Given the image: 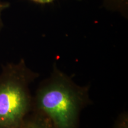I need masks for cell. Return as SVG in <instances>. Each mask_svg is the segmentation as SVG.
I'll use <instances>...</instances> for the list:
<instances>
[{
  "label": "cell",
  "mask_w": 128,
  "mask_h": 128,
  "mask_svg": "<svg viewBox=\"0 0 128 128\" xmlns=\"http://www.w3.org/2000/svg\"><path fill=\"white\" fill-rule=\"evenodd\" d=\"M113 128H128V114L127 112H123L118 116Z\"/></svg>",
  "instance_id": "5b68a950"
},
{
  "label": "cell",
  "mask_w": 128,
  "mask_h": 128,
  "mask_svg": "<svg viewBox=\"0 0 128 128\" xmlns=\"http://www.w3.org/2000/svg\"><path fill=\"white\" fill-rule=\"evenodd\" d=\"M10 7V4L8 2H2L0 1V31L2 29L3 27V23L2 18H1V14H2V12L5 9L7 8Z\"/></svg>",
  "instance_id": "8992f818"
},
{
  "label": "cell",
  "mask_w": 128,
  "mask_h": 128,
  "mask_svg": "<svg viewBox=\"0 0 128 128\" xmlns=\"http://www.w3.org/2000/svg\"><path fill=\"white\" fill-rule=\"evenodd\" d=\"M23 60L0 72V128H19L33 109L30 86L39 78Z\"/></svg>",
  "instance_id": "7a4b0ae2"
},
{
  "label": "cell",
  "mask_w": 128,
  "mask_h": 128,
  "mask_svg": "<svg viewBox=\"0 0 128 128\" xmlns=\"http://www.w3.org/2000/svg\"><path fill=\"white\" fill-rule=\"evenodd\" d=\"M33 97L32 110L45 115L55 128H78L81 112L92 103L90 86L76 84L56 64Z\"/></svg>",
  "instance_id": "6da1fadb"
},
{
  "label": "cell",
  "mask_w": 128,
  "mask_h": 128,
  "mask_svg": "<svg viewBox=\"0 0 128 128\" xmlns=\"http://www.w3.org/2000/svg\"><path fill=\"white\" fill-rule=\"evenodd\" d=\"M103 4L108 10L119 12L128 17V0H103Z\"/></svg>",
  "instance_id": "277c9868"
},
{
  "label": "cell",
  "mask_w": 128,
  "mask_h": 128,
  "mask_svg": "<svg viewBox=\"0 0 128 128\" xmlns=\"http://www.w3.org/2000/svg\"><path fill=\"white\" fill-rule=\"evenodd\" d=\"M31 1L37 3H39V4H48V3L53 2L54 0H31Z\"/></svg>",
  "instance_id": "52a82bcc"
},
{
  "label": "cell",
  "mask_w": 128,
  "mask_h": 128,
  "mask_svg": "<svg viewBox=\"0 0 128 128\" xmlns=\"http://www.w3.org/2000/svg\"><path fill=\"white\" fill-rule=\"evenodd\" d=\"M19 128H55L50 120L42 113L32 110Z\"/></svg>",
  "instance_id": "3957f363"
}]
</instances>
